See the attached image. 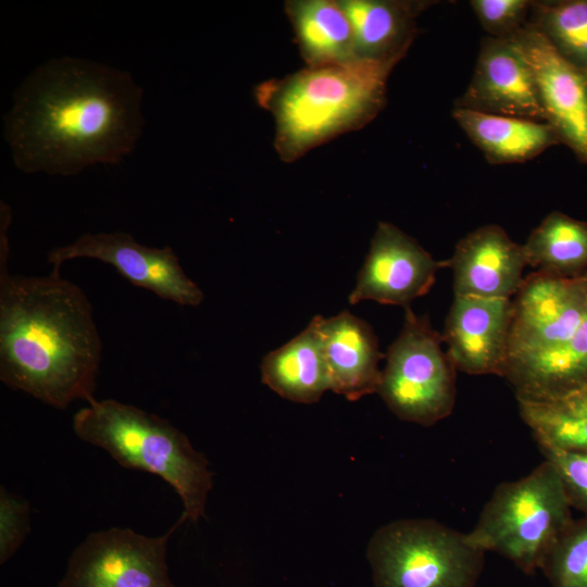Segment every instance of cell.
Instances as JSON below:
<instances>
[{
  "label": "cell",
  "mask_w": 587,
  "mask_h": 587,
  "mask_svg": "<svg viewBox=\"0 0 587 587\" xmlns=\"http://www.w3.org/2000/svg\"><path fill=\"white\" fill-rule=\"evenodd\" d=\"M142 95L128 72L72 57L45 62L15 89L3 118L14 165L73 176L117 164L142 134Z\"/></svg>",
  "instance_id": "obj_1"
},
{
  "label": "cell",
  "mask_w": 587,
  "mask_h": 587,
  "mask_svg": "<svg viewBox=\"0 0 587 587\" xmlns=\"http://www.w3.org/2000/svg\"><path fill=\"white\" fill-rule=\"evenodd\" d=\"M0 240V380L55 409L95 399L102 342L92 304L60 270L11 275Z\"/></svg>",
  "instance_id": "obj_2"
},
{
  "label": "cell",
  "mask_w": 587,
  "mask_h": 587,
  "mask_svg": "<svg viewBox=\"0 0 587 587\" xmlns=\"http://www.w3.org/2000/svg\"><path fill=\"white\" fill-rule=\"evenodd\" d=\"M395 66L366 61L309 67L259 84L257 103L275 122L274 147L295 162L330 139L360 129L386 104Z\"/></svg>",
  "instance_id": "obj_3"
},
{
  "label": "cell",
  "mask_w": 587,
  "mask_h": 587,
  "mask_svg": "<svg viewBox=\"0 0 587 587\" xmlns=\"http://www.w3.org/2000/svg\"><path fill=\"white\" fill-rule=\"evenodd\" d=\"M83 441L105 450L121 466L159 476L179 496L186 522L205 516L213 472L205 455L168 420L115 399L96 398L73 416Z\"/></svg>",
  "instance_id": "obj_4"
},
{
  "label": "cell",
  "mask_w": 587,
  "mask_h": 587,
  "mask_svg": "<svg viewBox=\"0 0 587 587\" xmlns=\"http://www.w3.org/2000/svg\"><path fill=\"white\" fill-rule=\"evenodd\" d=\"M587 350V272L562 277L534 272L512 299L502 377L522 391Z\"/></svg>",
  "instance_id": "obj_5"
},
{
  "label": "cell",
  "mask_w": 587,
  "mask_h": 587,
  "mask_svg": "<svg viewBox=\"0 0 587 587\" xmlns=\"http://www.w3.org/2000/svg\"><path fill=\"white\" fill-rule=\"evenodd\" d=\"M571 510L558 472L545 460L526 476L500 484L466 535L528 575L541 569L574 521Z\"/></svg>",
  "instance_id": "obj_6"
},
{
  "label": "cell",
  "mask_w": 587,
  "mask_h": 587,
  "mask_svg": "<svg viewBox=\"0 0 587 587\" xmlns=\"http://www.w3.org/2000/svg\"><path fill=\"white\" fill-rule=\"evenodd\" d=\"M485 553L466 533L408 519L378 528L366 555L374 587H476Z\"/></svg>",
  "instance_id": "obj_7"
},
{
  "label": "cell",
  "mask_w": 587,
  "mask_h": 587,
  "mask_svg": "<svg viewBox=\"0 0 587 587\" xmlns=\"http://www.w3.org/2000/svg\"><path fill=\"white\" fill-rule=\"evenodd\" d=\"M439 335L425 316L405 309L403 327L387 352L377 392L400 420L430 426L455 402V371Z\"/></svg>",
  "instance_id": "obj_8"
},
{
  "label": "cell",
  "mask_w": 587,
  "mask_h": 587,
  "mask_svg": "<svg viewBox=\"0 0 587 587\" xmlns=\"http://www.w3.org/2000/svg\"><path fill=\"white\" fill-rule=\"evenodd\" d=\"M180 517L163 535L130 528L90 533L73 551L57 587H177L170 578L167 546Z\"/></svg>",
  "instance_id": "obj_9"
},
{
  "label": "cell",
  "mask_w": 587,
  "mask_h": 587,
  "mask_svg": "<svg viewBox=\"0 0 587 587\" xmlns=\"http://www.w3.org/2000/svg\"><path fill=\"white\" fill-rule=\"evenodd\" d=\"M88 258L112 265L135 286L183 307H197L204 298L200 287L185 273L173 248L148 247L128 233H86L72 243L47 254L52 268L68 260Z\"/></svg>",
  "instance_id": "obj_10"
},
{
  "label": "cell",
  "mask_w": 587,
  "mask_h": 587,
  "mask_svg": "<svg viewBox=\"0 0 587 587\" xmlns=\"http://www.w3.org/2000/svg\"><path fill=\"white\" fill-rule=\"evenodd\" d=\"M446 266L448 260L436 261L414 238L379 222L349 303L372 300L407 309L429 291L437 272Z\"/></svg>",
  "instance_id": "obj_11"
},
{
  "label": "cell",
  "mask_w": 587,
  "mask_h": 587,
  "mask_svg": "<svg viewBox=\"0 0 587 587\" xmlns=\"http://www.w3.org/2000/svg\"><path fill=\"white\" fill-rule=\"evenodd\" d=\"M510 39L532 68L546 123L587 164V73L562 58L529 21Z\"/></svg>",
  "instance_id": "obj_12"
},
{
  "label": "cell",
  "mask_w": 587,
  "mask_h": 587,
  "mask_svg": "<svg viewBox=\"0 0 587 587\" xmlns=\"http://www.w3.org/2000/svg\"><path fill=\"white\" fill-rule=\"evenodd\" d=\"M455 109L546 122L530 66L511 39H482L473 77Z\"/></svg>",
  "instance_id": "obj_13"
},
{
  "label": "cell",
  "mask_w": 587,
  "mask_h": 587,
  "mask_svg": "<svg viewBox=\"0 0 587 587\" xmlns=\"http://www.w3.org/2000/svg\"><path fill=\"white\" fill-rule=\"evenodd\" d=\"M511 320L512 299L454 295L442 335L454 367L502 376Z\"/></svg>",
  "instance_id": "obj_14"
},
{
  "label": "cell",
  "mask_w": 587,
  "mask_h": 587,
  "mask_svg": "<svg viewBox=\"0 0 587 587\" xmlns=\"http://www.w3.org/2000/svg\"><path fill=\"white\" fill-rule=\"evenodd\" d=\"M527 265L523 245L498 225H484L455 246L448 266L453 272L454 295L512 299Z\"/></svg>",
  "instance_id": "obj_15"
},
{
  "label": "cell",
  "mask_w": 587,
  "mask_h": 587,
  "mask_svg": "<svg viewBox=\"0 0 587 587\" xmlns=\"http://www.w3.org/2000/svg\"><path fill=\"white\" fill-rule=\"evenodd\" d=\"M320 335L329 390L350 401L377 392L384 355L370 324L345 310L321 316Z\"/></svg>",
  "instance_id": "obj_16"
},
{
  "label": "cell",
  "mask_w": 587,
  "mask_h": 587,
  "mask_svg": "<svg viewBox=\"0 0 587 587\" xmlns=\"http://www.w3.org/2000/svg\"><path fill=\"white\" fill-rule=\"evenodd\" d=\"M353 30L361 61L396 66L407 54L417 16L432 3L412 0H338Z\"/></svg>",
  "instance_id": "obj_17"
},
{
  "label": "cell",
  "mask_w": 587,
  "mask_h": 587,
  "mask_svg": "<svg viewBox=\"0 0 587 587\" xmlns=\"http://www.w3.org/2000/svg\"><path fill=\"white\" fill-rule=\"evenodd\" d=\"M320 320L321 315L313 317L305 329L262 360V383L290 401L314 403L329 390Z\"/></svg>",
  "instance_id": "obj_18"
},
{
  "label": "cell",
  "mask_w": 587,
  "mask_h": 587,
  "mask_svg": "<svg viewBox=\"0 0 587 587\" xmlns=\"http://www.w3.org/2000/svg\"><path fill=\"white\" fill-rule=\"evenodd\" d=\"M284 7L305 66L359 60L351 23L338 0H288Z\"/></svg>",
  "instance_id": "obj_19"
},
{
  "label": "cell",
  "mask_w": 587,
  "mask_h": 587,
  "mask_svg": "<svg viewBox=\"0 0 587 587\" xmlns=\"http://www.w3.org/2000/svg\"><path fill=\"white\" fill-rule=\"evenodd\" d=\"M453 118L491 164L529 161L561 143L546 122L453 109Z\"/></svg>",
  "instance_id": "obj_20"
},
{
  "label": "cell",
  "mask_w": 587,
  "mask_h": 587,
  "mask_svg": "<svg viewBox=\"0 0 587 587\" xmlns=\"http://www.w3.org/2000/svg\"><path fill=\"white\" fill-rule=\"evenodd\" d=\"M527 265L536 272L573 277L587 272V223L554 211L523 243Z\"/></svg>",
  "instance_id": "obj_21"
},
{
  "label": "cell",
  "mask_w": 587,
  "mask_h": 587,
  "mask_svg": "<svg viewBox=\"0 0 587 587\" xmlns=\"http://www.w3.org/2000/svg\"><path fill=\"white\" fill-rule=\"evenodd\" d=\"M520 414L539 448L587 454V394L517 398Z\"/></svg>",
  "instance_id": "obj_22"
},
{
  "label": "cell",
  "mask_w": 587,
  "mask_h": 587,
  "mask_svg": "<svg viewBox=\"0 0 587 587\" xmlns=\"http://www.w3.org/2000/svg\"><path fill=\"white\" fill-rule=\"evenodd\" d=\"M529 15L555 51L587 73V0L533 1Z\"/></svg>",
  "instance_id": "obj_23"
},
{
  "label": "cell",
  "mask_w": 587,
  "mask_h": 587,
  "mask_svg": "<svg viewBox=\"0 0 587 587\" xmlns=\"http://www.w3.org/2000/svg\"><path fill=\"white\" fill-rule=\"evenodd\" d=\"M551 587H587V516L573 521L541 569Z\"/></svg>",
  "instance_id": "obj_24"
},
{
  "label": "cell",
  "mask_w": 587,
  "mask_h": 587,
  "mask_svg": "<svg viewBox=\"0 0 587 587\" xmlns=\"http://www.w3.org/2000/svg\"><path fill=\"white\" fill-rule=\"evenodd\" d=\"M532 2L530 0H473L470 4L490 37L510 39L528 23Z\"/></svg>",
  "instance_id": "obj_25"
},
{
  "label": "cell",
  "mask_w": 587,
  "mask_h": 587,
  "mask_svg": "<svg viewBox=\"0 0 587 587\" xmlns=\"http://www.w3.org/2000/svg\"><path fill=\"white\" fill-rule=\"evenodd\" d=\"M30 530V504L0 487V563L4 564L21 548Z\"/></svg>",
  "instance_id": "obj_26"
},
{
  "label": "cell",
  "mask_w": 587,
  "mask_h": 587,
  "mask_svg": "<svg viewBox=\"0 0 587 587\" xmlns=\"http://www.w3.org/2000/svg\"><path fill=\"white\" fill-rule=\"evenodd\" d=\"M558 472L572 508L587 516V454L540 448Z\"/></svg>",
  "instance_id": "obj_27"
},
{
  "label": "cell",
  "mask_w": 587,
  "mask_h": 587,
  "mask_svg": "<svg viewBox=\"0 0 587 587\" xmlns=\"http://www.w3.org/2000/svg\"><path fill=\"white\" fill-rule=\"evenodd\" d=\"M584 392H586V394H587V390H585Z\"/></svg>",
  "instance_id": "obj_28"
}]
</instances>
